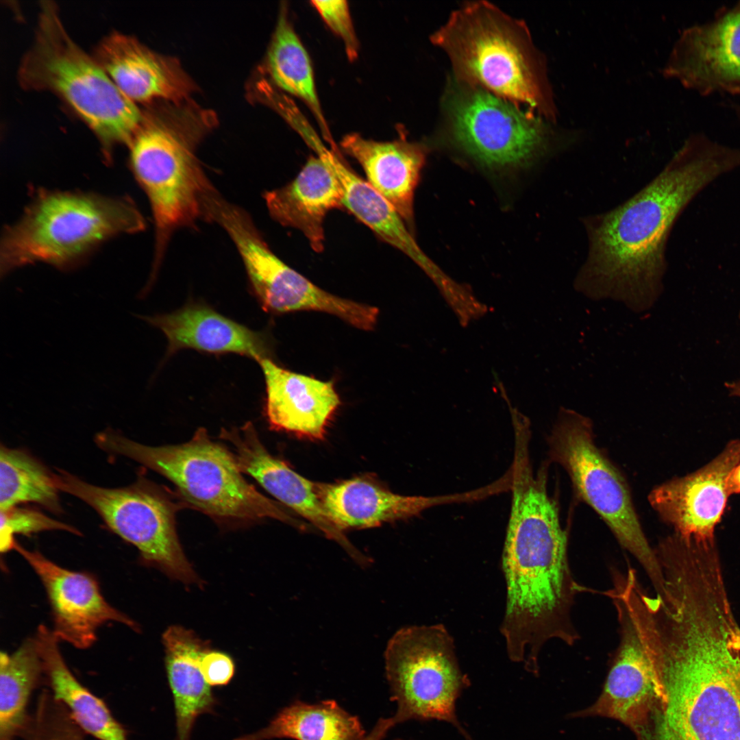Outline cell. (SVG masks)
<instances>
[{"label":"cell","instance_id":"3","mask_svg":"<svg viewBox=\"0 0 740 740\" xmlns=\"http://www.w3.org/2000/svg\"><path fill=\"white\" fill-rule=\"evenodd\" d=\"M654 663L663 695L638 740H740V636L695 628Z\"/></svg>","mask_w":740,"mask_h":740},{"label":"cell","instance_id":"21","mask_svg":"<svg viewBox=\"0 0 740 740\" xmlns=\"http://www.w3.org/2000/svg\"><path fill=\"white\" fill-rule=\"evenodd\" d=\"M328 517L340 530L369 528L412 517L436 505L475 500L473 492L425 497L394 493L367 478L317 483Z\"/></svg>","mask_w":740,"mask_h":740},{"label":"cell","instance_id":"32","mask_svg":"<svg viewBox=\"0 0 740 740\" xmlns=\"http://www.w3.org/2000/svg\"><path fill=\"white\" fill-rule=\"evenodd\" d=\"M23 740H86L65 706L45 689L37 698L34 711L24 727Z\"/></svg>","mask_w":740,"mask_h":740},{"label":"cell","instance_id":"31","mask_svg":"<svg viewBox=\"0 0 740 740\" xmlns=\"http://www.w3.org/2000/svg\"><path fill=\"white\" fill-rule=\"evenodd\" d=\"M55 473L27 451L0 447V509L34 502L56 515L62 508Z\"/></svg>","mask_w":740,"mask_h":740},{"label":"cell","instance_id":"27","mask_svg":"<svg viewBox=\"0 0 740 740\" xmlns=\"http://www.w3.org/2000/svg\"><path fill=\"white\" fill-rule=\"evenodd\" d=\"M35 637L43 663L45 685L65 706L81 730L97 740H129L127 730L105 701L73 674L52 630L40 625Z\"/></svg>","mask_w":740,"mask_h":740},{"label":"cell","instance_id":"20","mask_svg":"<svg viewBox=\"0 0 740 740\" xmlns=\"http://www.w3.org/2000/svg\"><path fill=\"white\" fill-rule=\"evenodd\" d=\"M258 362L265 380L264 412L270 426L312 440L323 439L341 404L334 382L284 369L271 358Z\"/></svg>","mask_w":740,"mask_h":740},{"label":"cell","instance_id":"37","mask_svg":"<svg viewBox=\"0 0 740 740\" xmlns=\"http://www.w3.org/2000/svg\"><path fill=\"white\" fill-rule=\"evenodd\" d=\"M729 495L740 493V463L731 471L727 482Z\"/></svg>","mask_w":740,"mask_h":740},{"label":"cell","instance_id":"34","mask_svg":"<svg viewBox=\"0 0 740 740\" xmlns=\"http://www.w3.org/2000/svg\"><path fill=\"white\" fill-rule=\"evenodd\" d=\"M310 2L327 25L343 40L348 59L355 60L358 55L359 43L347 1L312 0Z\"/></svg>","mask_w":740,"mask_h":740},{"label":"cell","instance_id":"9","mask_svg":"<svg viewBox=\"0 0 740 740\" xmlns=\"http://www.w3.org/2000/svg\"><path fill=\"white\" fill-rule=\"evenodd\" d=\"M446 104L451 140L489 167L527 165L553 148L565 149L579 136L478 86L457 81Z\"/></svg>","mask_w":740,"mask_h":740},{"label":"cell","instance_id":"10","mask_svg":"<svg viewBox=\"0 0 740 740\" xmlns=\"http://www.w3.org/2000/svg\"><path fill=\"white\" fill-rule=\"evenodd\" d=\"M551 459L562 466L577 495L603 519L621 547L638 561L654 591L663 574L642 529L624 477L594 441L588 419L563 411L548 438Z\"/></svg>","mask_w":740,"mask_h":740},{"label":"cell","instance_id":"16","mask_svg":"<svg viewBox=\"0 0 740 740\" xmlns=\"http://www.w3.org/2000/svg\"><path fill=\"white\" fill-rule=\"evenodd\" d=\"M14 550L43 584L51 610L52 632L59 641L87 649L95 642L98 629L108 622L138 630L134 621L106 600L97 580L90 574L65 569L39 551L27 550L17 541Z\"/></svg>","mask_w":740,"mask_h":740},{"label":"cell","instance_id":"29","mask_svg":"<svg viewBox=\"0 0 740 740\" xmlns=\"http://www.w3.org/2000/svg\"><path fill=\"white\" fill-rule=\"evenodd\" d=\"M366 735L358 717L328 700L312 704L295 701L281 709L267 726L234 740H362Z\"/></svg>","mask_w":740,"mask_h":740},{"label":"cell","instance_id":"11","mask_svg":"<svg viewBox=\"0 0 740 740\" xmlns=\"http://www.w3.org/2000/svg\"><path fill=\"white\" fill-rule=\"evenodd\" d=\"M57 471L59 491L93 508L111 531L138 550L145 564L185 584H200L177 534L179 506L160 487L143 478L125 487H101L66 471Z\"/></svg>","mask_w":740,"mask_h":740},{"label":"cell","instance_id":"1","mask_svg":"<svg viewBox=\"0 0 740 740\" xmlns=\"http://www.w3.org/2000/svg\"><path fill=\"white\" fill-rule=\"evenodd\" d=\"M740 166V149L702 134L688 137L649 184L608 212L582 219L589 249L580 283L626 293L656 291L669 233L687 205Z\"/></svg>","mask_w":740,"mask_h":740},{"label":"cell","instance_id":"18","mask_svg":"<svg viewBox=\"0 0 740 740\" xmlns=\"http://www.w3.org/2000/svg\"><path fill=\"white\" fill-rule=\"evenodd\" d=\"M219 436L231 445V452L243 473L253 477L282 504L338 543L357 561H367L328 517L318 493L317 483L300 476L272 456L251 422L240 428L222 429Z\"/></svg>","mask_w":740,"mask_h":740},{"label":"cell","instance_id":"13","mask_svg":"<svg viewBox=\"0 0 740 740\" xmlns=\"http://www.w3.org/2000/svg\"><path fill=\"white\" fill-rule=\"evenodd\" d=\"M211 221L222 226L234 243L253 292L266 312L318 311L358 329L375 327L378 308L332 295L288 266L271 251L243 209L221 198L213 208Z\"/></svg>","mask_w":740,"mask_h":740},{"label":"cell","instance_id":"17","mask_svg":"<svg viewBox=\"0 0 740 740\" xmlns=\"http://www.w3.org/2000/svg\"><path fill=\"white\" fill-rule=\"evenodd\" d=\"M740 463V440L730 442L713 460L686 476L652 489L648 500L660 518L682 538L714 541L729 496L728 477Z\"/></svg>","mask_w":740,"mask_h":740},{"label":"cell","instance_id":"33","mask_svg":"<svg viewBox=\"0 0 740 740\" xmlns=\"http://www.w3.org/2000/svg\"><path fill=\"white\" fill-rule=\"evenodd\" d=\"M0 550L2 554L14 550L15 534L31 535L49 531L64 530L75 535L82 533L75 527L47 516L39 510L18 506L0 509Z\"/></svg>","mask_w":740,"mask_h":740},{"label":"cell","instance_id":"19","mask_svg":"<svg viewBox=\"0 0 740 740\" xmlns=\"http://www.w3.org/2000/svg\"><path fill=\"white\" fill-rule=\"evenodd\" d=\"M93 58L119 89L133 102L186 101L195 86L174 58L149 49L117 32L105 36Z\"/></svg>","mask_w":740,"mask_h":740},{"label":"cell","instance_id":"8","mask_svg":"<svg viewBox=\"0 0 740 740\" xmlns=\"http://www.w3.org/2000/svg\"><path fill=\"white\" fill-rule=\"evenodd\" d=\"M144 225L136 206L126 198L44 192L5 231L1 274L36 262L65 269L103 241L142 230Z\"/></svg>","mask_w":740,"mask_h":740},{"label":"cell","instance_id":"24","mask_svg":"<svg viewBox=\"0 0 740 740\" xmlns=\"http://www.w3.org/2000/svg\"><path fill=\"white\" fill-rule=\"evenodd\" d=\"M340 146L360 165L367 181L411 224L414 193L426 160L423 145L404 138L376 141L350 133Z\"/></svg>","mask_w":740,"mask_h":740},{"label":"cell","instance_id":"30","mask_svg":"<svg viewBox=\"0 0 740 740\" xmlns=\"http://www.w3.org/2000/svg\"><path fill=\"white\" fill-rule=\"evenodd\" d=\"M45 684L44 667L35 636L12 654H0V740L19 738L30 714L33 692Z\"/></svg>","mask_w":740,"mask_h":740},{"label":"cell","instance_id":"14","mask_svg":"<svg viewBox=\"0 0 740 740\" xmlns=\"http://www.w3.org/2000/svg\"><path fill=\"white\" fill-rule=\"evenodd\" d=\"M663 71L701 95H740V1L684 29Z\"/></svg>","mask_w":740,"mask_h":740},{"label":"cell","instance_id":"36","mask_svg":"<svg viewBox=\"0 0 740 740\" xmlns=\"http://www.w3.org/2000/svg\"><path fill=\"white\" fill-rule=\"evenodd\" d=\"M397 724L394 716L389 718H380L362 740H382L388 730Z\"/></svg>","mask_w":740,"mask_h":740},{"label":"cell","instance_id":"6","mask_svg":"<svg viewBox=\"0 0 740 740\" xmlns=\"http://www.w3.org/2000/svg\"><path fill=\"white\" fill-rule=\"evenodd\" d=\"M101 449L135 460L171 481L187 505L220 520L271 518L305 526L243 476L232 452L199 428L188 442L145 445L107 429L95 437Z\"/></svg>","mask_w":740,"mask_h":740},{"label":"cell","instance_id":"26","mask_svg":"<svg viewBox=\"0 0 740 740\" xmlns=\"http://www.w3.org/2000/svg\"><path fill=\"white\" fill-rule=\"evenodd\" d=\"M306 143L335 173L343 190V206L383 241L421 260L408 231L393 206L345 161L338 147L328 148L313 128L301 134Z\"/></svg>","mask_w":740,"mask_h":740},{"label":"cell","instance_id":"35","mask_svg":"<svg viewBox=\"0 0 740 740\" xmlns=\"http://www.w3.org/2000/svg\"><path fill=\"white\" fill-rule=\"evenodd\" d=\"M201 671L211 687H222L231 681L235 673V665L227 654L207 650L201 656Z\"/></svg>","mask_w":740,"mask_h":740},{"label":"cell","instance_id":"38","mask_svg":"<svg viewBox=\"0 0 740 740\" xmlns=\"http://www.w3.org/2000/svg\"><path fill=\"white\" fill-rule=\"evenodd\" d=\"M739 318H740V313H739ZM728 388L730 390L731 394H732V395H734L735 396L740 397V382H735V383H730V384H728Z\"/></svg>","mask_w":740,"mask_h":740},{"label":"cell","instance_id":"15","mask_svg":"<svg viewBox=\"0 0 740 740\" xmlns=\"http://www.w3.org/2000/svg\"><path fill=\"white\" fill-rule=\"evenodd\" d=\"M617 610L619 643L602 693L580 715L616 719L637 735L646 726L662 695L655 665L624 602L606 592Z\"/></svg>","mask_w":740,"mask_h":740},{"label":"cell","instance_id":"28","mask_svg":"<svg viewBox=\"0 0 740 740\" xmlns=\"http://www.w3.org/2000/svg\"><path fill=\"white\" fill-rule=\"evenodd\" d=\"M288 6L281 5L268 51V72L282 90L301 99L314 116L330 147L336 145L316 90L310 56L288 17Z\"/></svg>","mask_w":740,"mask_h":740},{"label":"cell","instance_id":"4","mask_svg":"<svg viewBox=\"0 0 740 740\" xmlns=\"http://www.w3.org/2000/svg\"><path fill=\"white\" fill-rule=\"evenodd\" d=\"M128 147L133 172L146 193L156 232L154 278L173 232L208 218L219 195L195 155L212 121L187 101L149 103Z\"/></svg>","mask_w":740,"mask_h":740},{"label":"cell","instance_id":"2","mask_svg":"<svg viewBox=\"0 0 740 740\" xmlns=\"http://www.w3.org/2000/svg\"><path fill=\"white\" fill-rule=\"evenodd\" d=\"M547 474L513 477L512 503L502 556L506 600L500 632L508 658L538 674L544 645L580 639L572 619L582 589L569 563L567 534L547 491Z\"/></svg>","mask_w":740,"mask_h":740},{"label":"cell","instance_id":"7","mask_svg":"<svg viewBox=\"0 0 740 740\" xmlns=\"http://www.w3.org/2000/svg\"><path fill=\"white\" fill-rule=\"evenodd\" d=\"M40 8L33 42L18 69L22 88L58 95L93 131L105 151L116 144L128 145L143 111L69 36L55 3L44 1Z\"/></svg>","mask_w":740,"mask_h":740},{"label":"cell","instance_id":"25","mask_svg":"<svg viewBox=\"0 0 740 740\" xmlns=\"http://www.w3.org/2000/svg\"><path fill=\"white\" fill-rule=\"evenodd\" d=\"M165 667L175 715V740H190L197 719L214 713L218 700L201 671L202 654L209 649L193 631L178 626L162 635Z\"/></svg>","mask_w":740,"mask_h":740},{"label":"cell","instance_id":"22","mask_svg":"<svg viewBox=\"0 0 740 740\" xmlns=\"http://www.w3.org/2000/svg\"><path fill=\"white\" fill-rule=\"evenodd\" d=\"M167 338V355L182 349L210 354L234 353L255 359L270 358L265 336L222 315L210 306L190 302L163 314L143 317Z\"/></svg>","mask_w":740,"mask_h":740},{"label":"cell","instance_id":"12","mask_svg":"<svg viewBox=\"0 0 740 740\" xmlns=\"http://www.w3.org/2000/svg\"><path fill=\"white\" fill-rule=\"evenodd\" d=\"M386 676L397 704L398 724L409 719L457 720L456 701L469 685L461 671L454 641L443 624L412 626L398 630L385 654Z\"/></svg>","mask_w":740,"mask_h":740},{"label":"cell","instance_id":"5","mask_svg":"<svg viewBox=\"0 0 740 740\" xmlns=\"http://www.w3.org/2000/svg\"><path fill=\"white\" fill-rule=\"evenodd\" d=\"M431 40L449 56L458 82L556 121L545 59L523 23L489 2H470L455 10Z\"/></svg>","mask_w":740,"mask_h":740},{"label":"cell","instance_id":"23","mask_svg":"<svg viewBox=\"0 0 740 740\" xmlns=\"http://www.w3.org/2000/svg\"><path fill=\"white\" fill-rule=\"evenodd\" d=\"M264 199L273 219L301 231L316 252L324 248L327 214L343 207L336 175L317 156H310L291 182L266 192Z\"/></svg>","mask_w":740,"mask_h":740},{"label":"cell","instance_id":"39","mask_svg":"<svg viewBox=\"0 0 740 740\" xmlns=\"http://www.w3.org/2000/svg\"><path fill=\"white\" fill-rule=\"evenodd\" d=\"M738 112H739V114L740 115V108H739Z\"/></svg>","mask_w":740,"mask_h":740}]
</instances>
